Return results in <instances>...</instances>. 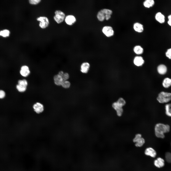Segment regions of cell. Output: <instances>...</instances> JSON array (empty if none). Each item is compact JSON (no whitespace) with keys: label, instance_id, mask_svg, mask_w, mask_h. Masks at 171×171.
<instances>
[{"label":"cell","instance_id":"16","mask_svg":"<svg viewBox=\"0 0 171 171\" xmlns=\"http://www.w3.org/2000/svg\"><path fill=\"white\" fill-rule=\"evenodd\" d=\"M90 67V64L88 62H83L81 66V71L83 73H87L89 70Z\"/></svg>","mask_w":171,"mask_h":171},{"label":"cell","instance_id":"21","mask_svg":"<svg viewBox=\"0 0 171 171\" xmlns=\"http://www.w3.org/2000/svg\"><path fill=\"white\" fill-rule=\"evenodd\" d=\"M165 113L168 116L171 117V104H166L165 106Z\"/></svg>","mask_w":171,"mask_h":171},{"label":"cell","instance_id":"25","mask_svg":"<svg viewBox=\"0 0 171 171\" xmlns=\"http://www.w3.org/2000/svg\"><path fill=\"white\" fill-rule=\"evenodd\" d=\"M10 34V31L7 29L4 30L0 31V36L3 37H7L9 36Z\"/></svg>","mask_w":171,"mask_h":171},{"label":"cell","instance_id":"3","mask_svg":"<svg viewBox=\"0 0 171 171\" xmlns=\"http://www.w3.org/2000/svg\"><path fill=\"white\" fill-rule=\"evenodd\" d=\"M55 15L54 19L55 21L58 24H60L64 20L65 17L64 13L60 10H57L55 12Z\"/></svg>","mask_w":171,"mask_h":171},{"label":"cell","instance_id":"30","mask_svg":"<svg viewBox=\"0 0 171 171\" xmlns=\"http://www.w3.org/2000/svg\"><path fill=\"white\" fill-rule=\"evenodd\" d=\"M166 57L169 59H171V48L168 49L165 52Z\"/></svg>","mask_w":171,"mask_h":171},{"label":"cell","instance_id":"18","mask_svg":"<svg viewBox=\"0 0 171 171\" xmlns=\"http://www.w3.org/2000/svg\"><path fill=\"white\" fill-rule=\"evenodd\" d=\"M155 4V1L154 0H146L143 3V6L148 8L152 7Z\"/></svg>","mask_w":171,"mask_h":171},{"label":"cell","instance_id":"31","mask_svg":"<svg viewBox=\"0 0 171 171\" xmlns=\"http://www.w3.org/2000/svg\"><path fill=\"white\" fill-rule=\"evenodd\" d=\"M102 10L105 15L107 14L111 15L112 14L113 11L110 10L106 9H104Z\"/></svg>","mask_w":171,"mask_h":171},{"label":"cell","instance_id":"5","mask_svg":"<svg viewBox=\"0 0 171 171\" xmlns=\"http://www.w3.org/2000/svg\"><path fill=\"white\" fill-rule=\"evenodd\" d=\"M37 20L40 22L39 25L40 28H45L49 25V22L48 18L45 16H40L37 18Z\"/></svg>","mask_w":171,"mask_h":171},{"label":"cell","instance_id":"34","mask_svg":"<svg viewBox=\"0 0 171 171\" xmlns=\"http://www.w3.org/2000/svg\"><path fill=\"white\" fill-rule=\"evenodd\" d=\"M40 0H29V3L31 4L35 5L40 3Z\"/></svg>","mask_w":171,"mask_h":171},{"label":"cell","instance_id":"32","mask_svg":"<svg viewBox=\"0 0 171 171\" xmlns=\"http://www.w3.org/2000/svg\"><path fill=\"white\" fill-rule=\"evenodd\" d=\"M142 138V135L140 134H136L133 139V142L136 143L138 140Z\"/></svg>","mask_w":171,"mask_h":171},{"label":"cell","instance_id":"38","mask_svg":"<svg viewBox=\"0 0 171 171\" xmlns=\"http://www.w3.org/2000/svg\"><path fill=\"white\" fill-rule=\"evenodd\" d=\"M168 20L171 21V14L167 16Z\"/></svg>","mask_w":171,"mask_h":171},{"label":"cell","instance_id":"8","mask_svg":"<svg viewBox=\"0 0 171 171\" xmlns=\"http://www.w3.org/2000/svg\"><path fill=\"white\" fill-rule=\"evenodd\" d=\"M30 71L28 66L26 65L22 66L20 71V75L22 76L26 77L30 74Z\"/></svg>","mask_w":171,"mask_h":171},{"label":"cell","instance_id":"26","mask_svg":"<svg viewBox=\"0 0 171 171\" xmlns=\"http://www.w3.org/2000/svg\"><path fill=\"white\" fill-rule=\"evenodd\" d=\"M165 157L167 162L171 163V152H166L165 153Z\"/></svg>","mask_w":171,"mask_h":171},{"label":"cell","instance_id":"11","mask_svg":"<svg viewBox=\"0 0 171 171\" xmlns=\"http://www.w3.org/2000/svg\"><path fill=\"white\" fill-rule=\"evenodd\" d=\"M154 164L155 166L158 168L163 167L165 165V161L162 158L157 157L154 161Z\"/></svg>","mask_w":171,"mask_h":171},{"label":"cell","instance_id":"19","mask_svg":"<svg viewBox=\"0 0 171 171\" xmlns=\"http://www.w3.org/2000/svg\"><path fill=\"white\" fill-rule=\"evenodd\" d=\"M133 50L134 52L138 55L142 54L144 52L143 48L141 46L139 45L135 46L133 47Z\"/></svg>","mask_w":171,"mask_h":171},{"label":"cell","instance_id":"36","mask_svg":"<svg viewBox=\"0 0 171 171\" xmlns=\"http://www.w3.org/2000/svg\"><path fill=\"white\" fill-rule=\"evenodd\" d=\"M111 18V15L107 14L105 16V19L106 20H108Z\"/></svg>","mask_w":171,"mask_h":171},{"label":"cell","instance_id":"9","mask_svg":"<svg viewBox=\"0 0 171 171\" xmlns=\"http://www.w3.org/2000/svg\"><path fill=\"white\" fill-rule=\"evenodd\" d=\"M112 106L116 110L117 115L121 116L123 112L122 106L118 104L117 102H114L112 104Z\"/></svg>","mask_w":171,"mask_h":171},{"label":"cell","instance_id":"28","mask_svg":"<svg viewBox=\"0 0 171 171\" xmlns=\"http://www.w3.org/2000/svg\"><path fill=\"white\" fill-rule=\"evenodd\" d=\"M117 102L122 107L124 105L126 104L125 100L122 98H119Z\"/></svg>","mask_w":171,"mask_h":171},{"label":"cell","instance_id":"29","mask_svg":"<svg viewBox=\"0 0 171 171\" xmlns=\"http://www.w3.org/2000/svg\"><path fill=\"white\" fill-rule=\"evenodd\" d=\"M28 82L25 79L19 80L18 81V84L24 85L27 86Z\"/></svg>","mask_w":171,"mask_h":171},{"label":"cell","instance_id":"17","mask_svg":"<svg viewBox=\"0 0 171 171\" xmlns=\"http://www.w3.org/2000/svg\"><path fill=\"white\" fill-rule=\"evenodd\" d=\"M65 20L67 24L71 25L76 22V19L73 16L69 15L66 17Z\"/></svg>","mask_w":171,"mask_h":171},{"label":"cell","instance_id":"14","mask_svg":"<svg viewBox=\"0 0 171 171\" xmlns=\"http://www.w3.org/2000/svg\"><path fill=\"white\" fill-rule=\"evenodd\" d=\"M157 71L159 74L163 75L165 74L167 71V68L166 66L163 64L159 65L157 68Z\"/></svg>","mask_w":171,"mask_h":171},{"label":"cell","instance_id":"10","mask_svg":"<svg viewBox=\"0 0 171 171\" xmlns=\"http://www.w3.org/2000/svg\"><path fill=\"white\" fill-rule=\"evenodd\" d=\"M133 27L135 31L139 33H142L144 31L143 25L138 22L134 23L133 24Z\"/></svg>","mask_w":171,"mask_h":171},{"label":"cell","instance_id":"15","mask_svg":"<svg viewBox=\"0 0 171 171\" xmlns=\"http://www.w3.org/2000/svg\"><path fill=\"white\" fill-rule=\"evenodd\" d=\"M53 79L55 84L57 86H61L63 81L62 77L58 74L54 76Z\"/></svg>","mask_w":171,"mask_h":171},{"label":"cell","instance_id":"20","mask_svg":"<svg viewBox=\"0 0 171 171\" xmlns=\"http://www.w3.org/2000/svg\"><path fill=\"white\" fill-rule=\"evenodd\" d=\"M162 85L165 88H168L171 86V79L166 77L164 79L162 82Z\"/></svg>","mask_w":171,"mask_h":171},{"label":"cell","instance_id":"35","mask_svg":"<svg viewBox=\"0 0 171 171\" xmlns=\"http://www.w3.org/2000/svg\"><path fill=\"white\" fill-rule=\"evenodd\" d=\"M5 95V91L2 90H0V99L4 98Z\"/></svg>","mask_w":171,"mask_h":171},{"label":"cell","instance_id":"4","mask_svg":"<svg viewBox=\"0 0 171 171\" xmlns=\"http://www.w3.org/2000/svg\"><path fill=\"white\" fill-rule=\"evenodd\" d=\"M33 108L34 111L37 114L42 113L43 112L44 109L43 104L39 102H36L33 104Z\"/></svg>","mask_w":171,"mask_h":171},{"label":"cell","instance_id":"12","mask_svg":"<svg viewBox=\"0 0 171 171\" xmlns=\"http://www.w3.org/2000/svg\"><path fill=\"white\" fill-rule=\"evenodd\" d=\"M144 153L146 155L150 156L153 158L155 157L157 154L156 151L151 147L147 148L145 150Z\"/></svg>","mask_w":171,"mask_h":171},{"label":"cell","instance_id":"2","mask_svg":"<svg viewBox=\"0 0 171 171\" xmlns=\"http://www.w3.org/2000/svg\"><path fill=\"white\" fill-rule=\"evenodd\" d=\"M157 100L161 104L168 103L171 100V93L161 91L158 94Z\"/></svg>","mask_w":171,"mask_h":171},{"label":"cell","instance_id":"13","mask_svg":"<svg viewBox=\"0 0 171 171\" xmlns=\"http://www.w3.org/2000/svg\"><path fill=\"white\" fill-rule=\"evenodd\" d=\"M133 63L134 65L137 66H142L144 63V60L142 57L137 56L134 57L133 60Z\"/></svg>","mask_w":171,"mask_h":171},{"label":"cell","instance_id":"6","mask_svg":"<svg viewBox=\"0 0 171 171\" xmlns=\"http://www.w3.org/2000/svg\"><path fill=\"white\" fill-rule=\"evenodd\" d=\"M102 31L104 34L108 37L112 36L114 34V31L113 28L110 26L104 27L102 28Z\"/></svg>","mask_w":171,"mask_h":171},{"label":"cell","instance_id":"23","mask_svg":"<svg viewBox=\"0 0 171 171\" xmlns=\"http://www.w3.org/2000/svg\"><path fill=\"white\" fill-rule=\"evenodd\" d=\"M27 86L24 85L18 84L16 87L17 90L19 92L23 93L25 92L26 90Z\"/></svg>","mask_w":171,"mask_h":171},{"label":"cell","instance_id":"1","mask_svg":"<svg viewBox=\"0 0 171 171\" xmlns=\"http://www.w3.org/2000/svg\"><path fill=\"white\" fill-rule=\"evenodd\" d=\"M170 127L168 124L162 123L156 124L154 127L155 133L157 138L163 139L165 137V134L169 132Z\"/></svg>","mask_w":171,"mask_h":171},{"label":"cell","instance_id":"33","mask_svg":"<svg viewBox=\"0 0 171 171\" xmlns=\"http://www.w3.org/2000/svg\"><path fill=\"white\" fill-rule=\"evenodd\" d=\"M62 77L63 81L67 80L69 78V75L67 73H64Z\"/></svg>","mask_w":171,"mask_h":171},{"label":"cell","instance_id":"24","mask_svg":"<svg viewBox=\"0 0 171 171\" xmlns=\"http://www.w3.org/2000/svg\"><path fill=\"white\" fill-rule=\"evenodd\" d=\"M145 142L144 139L142 137L135 143V146L137 147H141L143 145Z\"/></svg>","mask_w":171,"mask_h":171},{"label":"cell","instance_id":"37","mask_svg":"<svg viewBox=\"0 0 171 171\" xmlns=\"http://www.w3.org/2000/svg\"><path fill=\"white\" fill-rule=\"evenodd\" d=\"M167 23L169 26L171 27V21L168 20L167 21Z\"/></svg>","mask_w":171,"mask_h":171},{"label":"cell","instance_id":"39","mask_svg":"<svg viewBox=\"0 0 171 171\" xmlns=\"http://www.w3.org/2000/svg\"></svg>","mask_w":171,"mask_h":171},{"label":"cell","instance_id":"22","mask_svg":"<svg viewBox=\"0 0 171 171\" xmlns=\"http://www.w3.org/2000/svg\"><path fill=\"white\" fill-rule=\"evenodd\" d=\"M105 14L102 10H100L98 13L97 17L98 19L100 21H103L105 19Z\"/></svg>","mask_w":171,"mask_h":171},{"label":"cell","instance_id":"7","mask_svg":"<svg viewBox=\"0 0 171 171\" xmlns=\"http://www.w3.org/2000/svg\"><path fill=\"white\" fill-rule=\"evenodd\" d=\"M155 18L157 22L160 24L164 23L165 21V16L160 12H157L156 14Z\"/></svg>","mask_w":171,"mask_h":171},{"label":"cell","instance_id":"27","mask_svg":"<svg viewBox=\"0 0 171 171\" xmlns=\"http://www.w3.org/2000/svg\"><path fill=\"white\" fill-rule=\"evenodd\" d=\"M71 86L70 82L68 80L63 81L61 86L65 89H68Z\"/></svg>","mask_w":171,"mask_h":171}]
</instances>
